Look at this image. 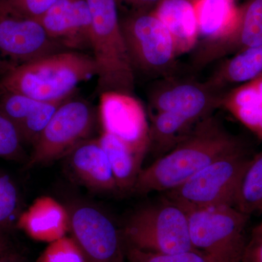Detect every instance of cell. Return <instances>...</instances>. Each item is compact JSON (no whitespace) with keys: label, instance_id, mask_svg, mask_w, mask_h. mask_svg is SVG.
Listing matches in <instances>:
<instances>
[{"label":"cell","instance_id":"cell-17","mask_svg":"<svg viewBox=\"0 0 262 262\" xmlns=\"http://www.w3.org/2000/svg\"><path fill=\"white\" fill-rule=\"evenodd\" d=\"M152 12L170 33L177 56L196 47L199 36L192 0H163Z\"/></svg>","mask_w":262,"mask_h":262},{"label":"cell","instance_id":"cell-29","mask_svg":"<svg viewBox=\"0 0 262 262\" xmlns=\"http://www.w3.org/2000/svg\"><path fill=\"white\" fill-rule=\"evenodd\" d=\"M24 14L39 19L57 0H6Z\"/></svg>","mask_w":262,"mask_h":262},{"label":"cell","instance_id":"cell-22","mask_svg":"<svg viewBox=\"0 0 262 262\" xmlns=\"http://www.w3.org/2000/svg\"><path fill=\"white\" fill-rule=\"evenodd\" d=\"M198 123L170 112H158L151 115L149 149L158 158L174 149Z\"/></svg>","mask_w":262,"mask_h":262},{"label":"cell","instance_id":"cell-33","mask_svg":"<svg viewBox=\"0 0 262 262\" xmlns=\"http://www.w3.org/2000/svg\"><path fill=\"white\" fill-rule=\"evenodd\" d=\"M8 252H9V246H8V241L5 238L4 234L2 233L1 230H0V256Z\"/></svg>","mask_w":262,"mask_h":262},{"label":"cell","instance_id":"cell-7","mask_svg":"<svg viewBox=\"0 0 262 262\" xmlns=\"http://www.w3.org/2000/svg\"><path fill=\"white\" fill-rule=\"evenodd\" d=\"M186 213L191 242L196 250L216 262L243 261L249 215L230 206Z\"/></svg>","mask_w":262,"mask_h":262},{"label":"cell","instance_id":"cell-10","mask_svg":"<svg viewBox=\"0 0 262 262\" xmlns=\"http://www.w3.org/2000/svg\"><path fill=\"white\" fill-rule=\"evenodd\" d=\"M224 94L208 82L177 79L172 76L163 78L151 89L149 106L153 113L170 112L198 123L221 107Z\"/></svg>","mask_w":262,"mask_h":262},{"label":"cell","instance_id":"cell-36","mask_svg":"<svg viewBox=\"0 0 262 262\" xmlns=\"http://www.w3.org/2000/svg\"><path fill=\"white\" fill-rule=\"evenodd\" d=\"M0 1H3V0H0Z\"/></svg>","mask_w":262,"mask_h":262},{"label":"cell","instance_id":"cell-15","mask_svg":"<svg viewBox=\"0 0 262 262\" xmlns=\"http://www.w3.org/2000/svg\"><path fill=\"white\" fill-rule=\"evenodd\" d=\"M17 225L34 241L50 244L70 231V215L54 198L42 196L19 215Z\"/></svg>","mask_w":262,"mask_h":262},{"label":"cell","instance_id":"cell-27","mask_svg":"<svg viewBox=\"0 0 262 262\" xmlns=\"http://www.w3.org/2000/svg\"><path fill=\"white\" fill-rule=\"evenodd\" d=\"M23 144L14 124L0 111V158L21 160L24 155Z\"/></svg>","mask_w":262,"mask_h":262},{"label":"cell","instance_id":"cell-1","mask_svg":"<svg viewBox=\"0 0 262 262\" xmlns=\"http://www.w3.org/2000/svg\"><path fill=\"white\" fill-rule=\"evenodd\" d=\"M245 149L243 141L222 122L207 117L174 149L141 170L133 192H168L213 162Z\"/></svg>","mask_w":262,"mask_h":262},{"label":"cell","instance_id":"cell-19","mask_svg":"<svg viewBox=\"0 0 262 262\" xmlns=\"http://www.w3.org/2000/svg\"><path fill=\"white\" fill-rule=\"evenodd\" d=\"M225 108L262 141V75L224 94Z\"/></svg>","mask_w":262,"mask_h":262},{"label":"cell","instance_id":"cell-12","mask_svg":"<svg viewBox=\"0 0 262 262\" xmlns=\"http://www.w3.org/2000/svg\"><path fill=\"white\" fill-rule=\"evenodd\" d=\"M70 231L88 262H118L120 237L113 221L102 211L77 205L68 210Z\"/></svg>","mask_w":262,"mask_h":262},{"label":"cell","instance_id":"cell-3","mask_svg":"<svg viewBox=\"0 0 262 262\" xmlns=\"http://www.w3.org/2000/svg\"><path fill=\"white\" fill-rule=\"evenodd\" d=\"M91 16V50L98 68L97 92L134 95L131 64L117 9V0H86Z\"/></svg>","mask_w":262,"mask_h":262},{"label":"cell","instance_id":"cell-21","mask_svg":"<svg viewBox=\"0 0 262 262\" xmlns=\"http://www.w3.org/2000/svg\"><path fill=\"white\" fill-rule=\"evenodd\" d=\"M98 141L110 160L117 189L121 192H133L142 170L144 157L106 133L103 132Z\"/></svg>","mask_w":262,"mask_h":262},{"label":"cell","instance_id":"cell-5","mask_svg":"<svg viewBox=\"0 0 262 262\" xmlns=\"http://www.w3.org/2000/svg\"><path fill=\"white\" fill-rule=\"evenodd\" d=\"M120 22L134 71L151 77H172L178 56L170 33L152 10H134Z\"/></svg>","mask_w":262,"mask_h":262},{"label":"cell","instance_id":"cell-25","mask_svg":"<svg viewBox=\"0 0 262 262\" xmlns=\"http://www.w3.org/2000/svg\"><path fill=\"white\" fill-rule=\"evenodd\" d=\"M35 262H88L84 253L72 237H64L48 244Z\"/></svg>","mask_w":262,"mask_h":262},{"label":"cell","instance_id":"cell-32","mask_svg":"<svg viewBox=\"0 0 262 262\" xmlns=\"http://www.w3.org/2000/svg\"><path fill=\"white\" fill-rule=\"evenodd\" d=\"M0 262H24L21 258L17 255L9 252L0 256Z\"/></svg>","mask_w":262,"mask_h":262},{"label":"cell","instance_id":"cell-34","mask_svg":"<svg viewBox=\"0 0 262 262\" xmlns=\"http://www.w3.org/2000/svg\"><path fill=\"white\" fill-rule=\"evenodd\" d=\"M256 229L262 232V223L260 224V225H258V227H256Z\"/></svg>","mask_w":262,"mask_h":262},{"label":"cell","instance_id":"cell-2","mask_svg":"<svg viewBox=\"0 0 262 262\" xmlns=\"http://www.w3.org/2000/svg\"><path fill=\"white\" fill-rule=\"evenodd\" d=\"M0 90L42 102L72 97L76 88L98 75L94 57L64 51L21 64L3 67Z\"/></svg>","mask_w":262,"mask_h":262},{"label":"cell","instance_id":"cell-30","mask_svg":"<svg viewBox=\"0 0 262 262\" xmlns=\"http://www.w3.org/2000/svg\"><path fill=\"white\" fill-rule=\"evenodd\" d=\"M243 261L262 262V232L254 229L250 244L245 248Z\"/></svg>","mask_w":262,"mask_h":262},{"label":"cell","instance_id":"cell-11","mask_svg":"<svg viewBox=\"0 0 262 262\" xmlns=\"http://www.w3.org/2000/svg\"><path fill=\"white\" fill-rule=\"evenodd\" d=\"M98 117L103 132L145 157L149 149V125L144 106L134 95L103 93L100 95Z\"/></svg>","mask_w":262,"mask_h":262},{"label":"cell","instance_id":"cell-8","mask_svg":"<svg viewBox=\"0 0 262 262\" xmlns=\"http://www.w3.org/2000/svg\"><path fill=\"white\" fill-rule=\"evenodd\" d=\"M96 121V112L91 103L69 98L56 110L32 146L28 166L44 165L67 156L76 146L89 139Z\"/></svg>","mask_w":262,"mask_h":262},{"label":"cell","instance_id":"cell-20","mask_svg":"<svg viewBox=\"0 0 262 262\" xmlns=\"http://www.w3.org/2000/svg\"><path fill=\"white\" fill-rule=\"evenodd\" d=\"M261 75L262 44L243 50L226 60L208 82L225 94L226 88L241 85Z\"/></svg>","mask_w":262,"mask_h":262},{"label":"cell","instance_id":"cell-26","mask_svg":"<svg viewBox=\"0 0 262 262\" xmlns=\"http://www.w3.org/2000/svg\"><path fill=\"white\" fill-rule=\"evenodd\" d=\"M127 262H216L201 251H190L177 253L151 252L132 247Z\"/></svg>","mask_w":262,"mask_h":262},{"label":"cell","instance_id":"cell-14","mask_svg":"<svg viewBox=\"0 0 262 262\" xmlns=\"http://www.w3.org/2000/svg\"><path fill=\"white\" fill-rule=\"evenodd\" d=\"M262 44V0H247L239 7L235 28L220 40L201 44L196 51L194 63L203 66L221 58Z\"/></svg>","mask_w":262,"mask_h":262},{"label":"cell","instance_id":"cell-13","mask_svg":"<svg viewBox=\"0 0 262 262\" xmlns=\"http://www.w3.org/2000/svg\"><path fill=\"white\" fill-rule=\"evenodd\" d=\"M38 20L67 51L91 49V16L86 0H57Z\"/></svg>","mask_w":262,"mask_h":262},{"label":"cell","instance_id":"cell-4","mask_svg":"<svg viewBox=\"0 0 262 262\" xmlns=\"http://www.w3.org/2000/svg\"><path fill=\"white\" fill-rule=\"evenodd\" d=\"M251 160L246 149L221 158L166 192V199L185 212L234 206L239 184Z\"/></svg>","mask_w":262,"mask_h":262},{"label":"cell","instance_id":"cell-31","mask_svg":"<svg viewBox=\"0 0 262 262\" xmlns=\"http://www.w3.org/2000/svg\"><path fill=\"white\" fill-rule=\"evenodd\" d=\"M122 1L132 5L136 10H152L163 0H122Z\"/></svg>","mask_w":262,"mask_h":262},{"label":"cell","instance_id":"cell-24","mask_svg":"<svg viewBox=\"0 0 262 262\" xmlns=\"http://www.w3.org/2000/svg\"><path fill=\"white\" fill-rule=\"evenodd\" d=\"M72 97L58 101L41 102L40 104L16 127L24 144L34 146L42 131L51 121L56 110L62 103Z\"/></svg>","mask_w":262,"mask_h":262},{"label":"cell","instance_id":"cell-9","mask_svg":"<svg viewBox=\"0 0 262 262\" xmlns=\"http://www.w3.org/2000/svg\"><path fill=\"white\" fill-rule=\"evenodd\" d=\"M67 51L52 39L38 19L0 1V54L13 64L28 63Z\"/></svg>","mask_w":262,"mask_h":262},{"label":"cell","instance_id":"cell-18","mask_svg":"<svg viewBox=\"0 0 262 262\" xmlns=\"http://www.w3.org/2000/svg\"><path fill=\"white\" fill-rule=\"evenodd\" d=\"M201 44L224 39L235 28L239 7L234 0H192Z\"/></svg>","mask_w":262,"mask_h":262},{"label":"cell","instance_id":"cell-6","mask_svg":"<svg viewBox=\"0 0 262 262\" xmlns=\"http://www.w3.org/2000/svg\"><path fill=\"white\" fill-rule=\"evenodd\" d=\"M124 234L132 247L144 251L161 253L196 251L189 236L187 213L167 199L134 213Z\"/></svg>","mask_w":262,"mask_h":262},{"label":"cell","instance_id":"cell-28","mask_svg":"<svg viewBox=\"0 0 262 262\" xmlns=\"http://www.w3.org/2000/svg\"><path fill=\"white\" fill-rule=\"evenodd\" d=\"M19 192L14 181L8 174L0 173V230L18 213Z\"/></svg>","mask_w":262,"mask_h":262},{"label":"cell","instance_id":"cell-35","mask_svg":"<svg viewBox=\"0 0 262 262\" xmlns=\"http://www.w3.org/2000/svg\"><path fill=\"white\" fill-rule=\"evenodd\" d=\"M259 211L262 212V206H261V208H260Z\"/></svg>","mask_w":262,"mask_h":262},{"label":"cell","instance_id":"cell-16","mask_svg":"<svg viewBox=\"0 0 262 262\" xmlns=\"http://www.w3.org/2000/svg\"><path fill=\"white\" fill-rule=\"evenodd\" d=\"M67 156L76 177L86 187L98 192L118 190L110 160L98 139L83 141Z\"/></svg>","mask_w":262,"mask_h":262},{"label":"cell","instance_id":"cell-23","mask_svg":"<svg viewBox=\"0 0 262 262\" xmlns=\"http://www.w3.org/2000/svg\"><path fill=\"white\" fill-rule=\"evenodd\" d=\"M262 206V152L251 158L236 194L234 207L251 215Z\"/></svg>","mask_w":262,"mask_h":262}]
</instances>
